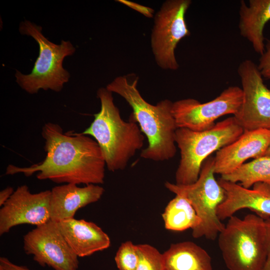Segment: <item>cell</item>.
Listing matches in <instances>:
<instances>
[{"label":"cell","mask_w":270,"mask_h":270,"mask_svg":"<svg viewBox=\"0 0 270 270\" xmlns=\"http://www.w3.org/2000/svg\"><path fill=\"white\" fill-rule=\"evenodd\" d=\"M24 250L42 266L54 270H78V256L62 234L58 222L50 220L24 236Z\"/></svg>","instance_id":"8fae6325"},{"label":"cell","mask_w":270,"mask_h":270,"mask_svg":"<svg viewBox=\"0 0 270 270\" xmlns=\"http://www.w3.org/2000/svg\"><path fill=\"white\" fill-rule=\"evenodd\" d=\"M51 220L56 222L74 218L77 210L98 202L104 190L98 184L80 187L76 184H65L50 190Z\"/></svg>","instance_id":"9a60e30c"},{"label":"cell","mask_w":270,"mask_h":270,"mask_svg":"<svg viewBox=\"0 0 270 270\" xmlns=\"http://www.w3.org/2000/svg\"><path fill=\"white\" fill-rule=\"evenodd\" d=\"M244 132L234 116L202 131L177 128L175 141L180 150V160L176 172V184L196 182L204 160L213 152L234 142Z\"/></svg>","instance_id":"277c9868"},{"label":"cell","mask_w":270,"mask_h":270,"mask_svg":"<svg viewBox=\"0 0 270 270\" xmlns=\"http://www.w3.org/2000/svg\"><path fill=\"white\" fill-rule=\"evenodd\" d=\"M136 246L138 256L136 270H164L162 254L148 244Z\"/></svg>","instance_id":"44dd1931"},{"label":"cell","mask_w":270,"mask_h":270,"mask_svg":"<svg viewBox=\"0 0 270 270\" xmlns=\"http://www.w3.org/2000/svg\"><path fill=\"white\" fill-rule=\"evenodd\" d=\"M239 15L240 35L261 56L265 50L264 28L270 20V0H250L248 5L241 0Z\"/></svg>","instance_id":"e0dca14e"},{"label":"cell","mask_w":270,"mask_h":270,"mask_svg":"<svg viewBox=\"0 0 270 270\" xmlns=\"http://www.w3.org/2000/svg\"><path fill=\"white\" fill-rule=\"evenodd\" d=\"M270 144V130H244L236 140L216 152L214 173L228 174L248 159L264 156Z\"/></svg>","instance_id":"5bb4252c"},{"label":"cell","mask_w":270,"mask_h":270,"mask_svg":"<svg viewBox=\"0 0 270 270\" xmlns=\"http://www.w3.org/2000/svg\"><path fill=\"white\" fill-rule=\"evenodd\" d=\"M118 2L124 4L128 6L141 12L147 17H152L153 14V10L151 8L144 6L135 2H129L125 0H119Z\"/></svg>","instance_id":"cb8c5ba5"},{"label":"cell","mask_w":270,"mask_h":270,"mask_svg":"<svg viewBox=\"0 0 270 270\" xmlns=\"http://www.w3.org/2000/svg\"><path fill=\"white\" fill-rule=\"evenodd\" d=\"M264 221L266 227V258L262 270H270V218Z\"/></svg>","instance_id":"d4e9b609"},{"label":"cell","mask_w":270,"mask_h":270,"mask_svg":"<svg viewBox=\"0 0 270 270\" xmlns=\"http://www.w3.org/2000/svg\"><path fill=\"white\" fill-rule=\"evenodd\" d=\"M162 256L164 270H212L208 254L192 242L172 244Z\"/></svg>","instance_id":"ac0fdd59"},{"label":"cell","mask_w":270,"mask_h":270,"mask_svg":"<svg viewBox=\"0 0 270 270\" xmlns=\"http://www.w3.org/2000/svg\"><path fill=\"white\" fill-rule=\"evenodd\" d=\"M191 3L190 0H166L156 14L151 48L156 63L163 69L179 68L175 50L180 40L190 35L185 18Z\"/></svg>","instance_id":"ba28073f"},{"label":"cell","mask_w":270,"mask_h":270,"mask_svg":"<svg viewBox=\"0 0 270 270\" xmlns=\"http://www.w3.org/2000/svg\"><path fill=\"white\" fill-rule=\"evenodd\" d=\"M138 80V78L130 82L126 76H119L106 88L126 100L132 110L130 117L146 136L148 144L142 150L140 156L156 162L170 160L176 152L175 134L178 128L172 112L173 102L165 99L156 105L148 103L137 88Z\"/></svg>","instance_id":"7a4b0ae2"},{"label":"cell","mask_w":270,"mask_h":270,"mask_svg":"<svg viewBox=\"0 0 270 270\" xmlns=\"http://www.w3.org/2000/svg\"><path fill=\"white\" fill-rule=\"evenodd\" d=\"M232 182H240L242 186L250 188L259 182L270 184V156H264L244 163L233 172L220 177Z\"/></svg>","instance_id":"ffe728a7"},{"label":"cell","mask_w":270,"mask_h":270,"mask_svg":"<svg viewBox=\"0 0 270 270\" xmlns=\"http://www.w3.org/2000/svg\"><path fill=\"white\" fill-rule=\"evenodd\" d=\"M218 182L226 192L225 200L216 210L221 221L244 208L250 210L264 220L270 218V184L256 182L250 189L220 178Z\"/></svg>","instance_id":"4fadbf2b"},{"label":"cell","mask_w":270,"mask_h":270,"mask_svg":"<svg viewBox=\"0 0 270 270\" xmlns=\"http://www.w3.org/2000/svg\"><path fill=\"white\" fill-rule=\"evenodd\" d=\"M214 157L209 156L203 162L198 179L188 185H178L166 182V188L176 195L187 200L201 220L192 230L194 238L205 237L214 240L225 226L218 218L216 210L226 198L224 189L214 176Z\"/></svg>","instance_id":"52a82bcc"},{"label":"cell","mask_w":270,"mask_h":270,"mask_svg":"<svg viewBox=\"0 0 270 270\" xmlns=\"http://www.w3.org/2000/svg\"><path fill=\"white\" fill-rule=\"evenodd\" d=\"M258 67L263 78L270 80V40L265 44L264 52L260 56Z\"/></svg>","instance_id":"603a6c76"},{"label":"cell","mask_w":270,"mask_h":270,"mask_svg":"<svg viewBox=\"0 0 270 270\" xmlns=\"http://www.w3.org/2000/svg\"><path fill=\"white\" fill-rule=\"evenodd\" d=\"M18 30L22 34L30 36L37 42L39 56L30 74L16 70V82L30 94H36L40 89L61 91L70 78V73L63 67V61L74 53V46L70 41L52 42L42 34V26L27 20L20 23Z\"/></svg>","instance_id":"8992f818"},{"label":"cell","mask_w":270,"mask_h":270,"mask_svg":"<svg viewBox=\"0 0 270 270\" xmlns=\"http://www.w3.org/2000/svg\"><path fill=\"white\" fill-rule=\"evenodd\" d=\"M218 245L229 270H262L266 258L264 220L256 214L232 216L218 235Z\"/></svg>","instance_id":"5b68a950"},{"label":"cell","mask_w":270,"mask_h":270,"mask_svg":"<svg viewBox=\"0 0 270 270\" xmlns=\"http://www.w3.org/2000/svg\"><path fill=\"white\" fill-rule=\"evenodd\" d=\"M114 260L118 270H136L138 262L136 245L131 241L122 243Z\"/></svg>","instance_id":"7402d4cb"},{"label":"cell","mask_w":270,"mask_h":270,"mask_svg":"<svg viewBox=\"0 0 270 270\" xmlns=\"http://www.w3.org/2000/svg\"><path fill=\"white\" fill-rule=\"evenodd\" d=\"M242 100V88L230 86L214 100L204 103L187 98L172 103V112L177 128L194 131L208 130L219 118L238 111Z\"/></svg>","instance_id":"9c48e42d"},{"label":"cell","mask_w":270,"mask_h":270,"mask_svg":"<svg viewBox=\"0 0 270 270\" xmlns=\"http://www.w3.org/2000/svg\"><path fill=\"white\" fill-rule=\"evenodd\" d=\"M67 243L79 258L90 256L110 245L108 236L95 223L74 218L58 222Z\"/></svg>","instance_id":"2e32d148"},{"label":"cell","mask_w":270,"mask_h":270,"mask_svg":"<svg viewBox=\"0 0 270 270\" xmlns=\"http://www.w3.org/2000/svg\"><path fill=\"white\" fill-rule=\"evenodd\" d=\"M264 156H270V144L268 146Z\"/></svg>","instance_id":"83f0119b"},{"label":"cell","mask_w":270,"mask_h":270,"mask_svg":"<svg viewBox=\"0 0 270 270\" xmlns=\"http://www.w3.org/2000/svg\"><path fill=\"white\" fill-rule=\"evenodd\" d=\"M14 190L11 186H8L0 192V206L2 207L10 198Z\"/></svg>","instance_id":"4316f807"},{"label":"cell","mask_w":270,"mask_h":270,"mask_svg":"<svg viewBox=\"0 0 270 270\" xmlns=\"http://www.w3.org/2000/svg\"><path fill=\"white\" fill-rule=\"evenodd\" d=\"M242 92V100L234 116L244 130H270V90L265 85L258 65L246 60L238 68Z\"/></svg>","instance_id":"30bf717a"},{"label":"cell","mask_w":270,"mask_h":270,"mask_svg":"<svg viewBox=\"0 0 270 270\" xmlns=\"http://www.w3.org/2000/svg\"><path fill=\"white\" fill-rule=\"evenodd\" d=\"M162 217L165 228L173 231L193 230L201 223L200 218L190 203L178 195H176L169 202Z\"/></svg>","instance_id":"d6986e66"},{"label":"cell","mask_w":270,"mask_h":270,"mask_svg":"<svg viewBox=\"0 0 270 270\" xmlns=\"http://www.w3.org/2000/svg\"><path fill=\"white\" fill-rule=\"evenodd\" d=\"M0 270H31L23 266L12 263L6 257L0 258Z\"/></svg>","instance_id":"484cf974"},{"label":"cell","mask_w":270,"mask_h":270,"mask_svg":"<svg viewBox=\"0 0 270 270\" xmlns=\"http://www.w3.org/2000/svg\"><path fill=\"white\" fill-rule=\"evenodd\" d=\"M42 136L44 140V159L26 167L10 164L6 174L22 173L30 176L38 172V180L58 184H104L106 163L95 140L82 133L64 132L59 124L51 122L42 126Z\"/></svg>","instance_id":"6da1fadb"},{"label":"cell","mask_w":270,"mask_h":270,"mask_svg":"<svg viewBox=\"0 0 270 270\" xmlns=\"http://www.w3.org/2000/svg\"><path fill=\"white\" fill-rule=\"evenodd\" d=\"M112 94L106 88L98 90L100 111L94 115L90 125L81 133L94 138L100 148L106 166L114 172L126 168L129 160L143 147L144 136L132 118L128 122L122 119Z\"/></svg>","instance_id":"3957f363"},{"label":"cell","mask_w":270,"mask_h":270,"mask_svg":"<svg viewBox=\"0 0 270 270\" xmlns=\"http://www.w3.org/2000/svg\"><path fill=\"white\" fill-rule=\"evenodd\" d=\"M50 190L32 194L26 185L18 186L0 209V235L20 224L39 226L50 220Z\"/></svg>","instance_id":"7c38bea8"}]
</instances>
